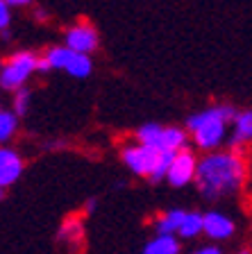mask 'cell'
Returning <instances> with one entry per match:
<instances>
[{
    "label": "cell",
    "instance_id": "cell-1",
    "mask_svg": "<svg viewBox=\"0 0 252 254\" xmlns=\"http://www.w3.org/2000/svg\"><path fill=\"white\" fill-rule=\"evenodd\" d=\"M193 180L207 200H218L241 189L246 170H243L241 157H237L234 152H218L205 157L195 166Z\"/></svg>",
    "mask_w": 252,
    "mask_h": 254
},
{
    "label": "cell",
    "instance_id": "cell-2",
    "mask_svg": "<svg viewBox=\"0 0 252 254\" xmlns=\"http://www.w3.org/2000/svg\"><path fill=\"white\" fill-rule=\"evenodd\" d=\"M234 116L237 114L232 107H211L189 118V129L200 148H216L225 136V123Z\"/></svg>",
    "mask_w": 252,
    "mask_h": 254
},
{
    "label": "cell",
    "instance_id": "cell-3",
    "mask_svg": "<svg viewBox=\"0 0 252 254\" xmlns=\"http://www.w3.org/2000/svg\"><path fill=\"white\" fill-rule=\"evenodd\" d=\"M37 68V57L32 53H18L5 64V68L0 73V84L5 89H18L23 86L27 77L32 75V70Z\"/></svg>",
    "mask_w": 252,
    "mask_h": 254
},
{
    "label": "cell",
    "instance_id": "cell-4",
    "mask_svg": "<svg viewBox=\"0 0 252 254\" xmlns=\"http://www.w3.org/2000/svg\"><path fill=\"white\" fill-rule=\"evenodd\" d=\"M195 157L189 150H182V152H175L173 161H170V168L166 173V180L170 186H186L195 175Z\"/></svg>",
    "mask_w": 252,
    "mask_h": 254
},
{
    "label": "cell",
    "instance_id": "cell-5",
    "mask_svg": "<svg viewBox=\"0 0 252 254\" xmlns=\"http://www.w3.org/2000/svg\"><path fill=\"white\" fill-rule=\"evenodd\" d=\"M66 48L78 55H86L98 48V34L91 25H78L66 32Z\"/></svg>",
    "mask_w": 252,
    "mask_h": 254
},
{
    "label": "cell",
    "instance_id": "cell-6",
    "mask_svg": "<svg viewBox=\"0 0 252 254\" xmlns=\"http://www.w3.org/2000/svg\"><path fill=\"white\" fill-rule=\"evenodd\" d=\"M202 232L214 241H225L234 234V222L221 211H209L202 216Z\"/></svg>",
    "mask_w": 252,
    "mask_h": 254
},
{
    "label": "cell",
    "instance_id": "cell-7",
    "mask_svg": "<svg viewBox=\"0 0 252 254\" xmlns=\"http://www.w3.org/2000/svg\"><path fill=\"white\" fill-rule=\"evenodd\" d=\"M123 159H125V164L137 175H150L153 173V166H155V159H157V150L143 148V145H139V148H127L125 152H123Z\"/></svg>",
    "mask_w": 252,
    "mask_h": 254
},
{
    "label": "cell",
    "instance_id": "cell-8",
    "mask_svg": "<svg viewBox=\"0 0 252 254\" xmlns=\"http://www.w3.org/2000/svg\"><path fill=\"white\" fill-rule=\"evenodd\" d=\"M23 173V161L14 150L0 148V189L14 184Z\"/></svg>",
    "mask_w": 252,
    "mask_h": 254
},
{
    "label": "cell",
    "instance_id": "cell-9",
    "mask_svg": "<svg viewBox=\"0 0 252 254\" xmlns=\"http://www.w3.org/2000/svg\"><path fill=\"white\" fill-rule=\"evenodd\" d=\"M179 241L175 236H155L150 243H146L143 254H179Z\"/></svg>",
    "mask_w": 252,
    "mask_h": 254
},
{
    "label": "cell",
    "instance_id": "cell-10",
    "mask_svg": "<svg viewBox=\"0 0 252 254\" xmlns=\"http://www.w3.org/2000/svg\"><path fill=\"white\" fill-rule=\"evenodd\" d=\"M184 213H186V211L175 209V211H168V213H164V216H159V220L155 222L157 236H175V234H177V229H179V222H182Z\"/></svg>",
    "mask_w": 252,
    "mask_h": 254
},
{
    "label": "cell",
    "instance_id": "cell-11",
    "mask_svg": "<svg viewBox=\"0 0 252 254\" xmlns=\"http://www.w3.org/2000/svg\"><path fill=\"white\" fill-rule=\"evenodd\" d=\"M186 143V134L177 127H162V136H159V150H168V152H177L179 148H184Z\"/></svg>",
    "mask_w": 252,
    "mask_h": 254
},
{
    "label": "cell",
    "instance_id": "cell-12",
    "mask_svg": "<svg viewBox=\"0 0 252 254\" xmlns=\"http://www.w3.org/2000/svg\"><path fill=\"white\" fill-rule=\"evenodd\" d=\"M200 232H202V213L186 211L182 218V222H179L177 234L182 238H193V236H198Z\"/></svg>",
    "mask_w": 252,
    "mask_h": 254
},
{
    "label": "cell",
    "instance_id": "cell-13",
    "mask_svg": "<svg viewBox=\"0 0 252 254\" xmlns=\"http://www.w3.org/2000/svg\"><path fill=\"white\" fill-rule=\"evenodd\" d=\"M64 70H69L73 77H86L91 73V59L86 55H78L71 50V57L66 62V66H64Z\"/></svg>",
    "mask_w": 252,
    "mask_h": 254
},
{
    "label": "cell",
    "instance_id": "cell-14",
    "mask_svg": "<svg viewBox=\"0 0 252 254\" xmlns=\"http://www.w3.org/2000/svg\"><path fill=\"white\" fill-rule=\"evenodd\" d=\"M175 152H168V150H159L157 152V159H155V166H153V173L148 175L150 182H162L166 180V173L170 168V161H173Z\"/></svg>",
    "mask_w": 252,
    "mask_h": 254
},
{
    "label": "cell",
    "instance_id": "cell-15",
    "mask_svg": "<svg viewBox=\"0 0 252 254\" xmlns=\"http://www.w3.org/2000/svg\"><path fill=\"white\" fill-rule=\"evenodd\" d=\"M159 136H162V127L150 123V125H143L139 129V141H141L143 148H153L159 152Z\"/></svg>",
    "mask_w": 252,
    "mask_h": 254
},
{
    "label": "cell",
    "instance_id": "cell-16",
    "mask_svg": "<svg viewBox=\"0 0 252 254\" xmlns=\"http://www.w3.org/2000/svg\"><path fill=\"white\" fill-rule=\"evenodd\" d=\"M59 236H62L64 241H69L75 248V245L82 241V222H80L78 218H69V220L62 225V229H59Z\"/></svg>",
    "mask_w": 252,
    "mask_h": 254
},
{
    "label": "cell",
    "instance_id": "cell-17",
    "mask_svg": "<svg viewBox=\"0 0 252 254\" xmlns=\"http://www.w3.org/2000/svg\"><path fill=\"white\" fill-rule=\"evenodd\" d=\"M234 123H237V132H234V143L248 141L252 134V114L250 111H243V114H237L234 116Z\"/></svg>",
    "mask_w": 252,
    "mask_h": 254
},
{
    "label": "cell",
    "instance_id": "cell-18",
    "mask_svg": "<svg viewBox=\"0 0 252 254\" xmlns=\"http://www.w3.org/2000/svg\"><path fill=\"white\" fill-rule=\"evenodd\" d=\"M69 57H71L69 48H50L46 55V64L50 68H64L66 62H69Z\"/></svg>",
    "mask_w": 252,
    "mask_h": 254
},
{
    "label": "cell",
    "instance_id": "cell-19",
    "mask_svg": "<svg viewBox=\"0 0 252 254\" xmlns=\"http://www.w3.org/2000/svg\"><path fill=\"white\" fill-rule=\"evenodd\" d=\"M14 129H16V116L11 111H0V141H7L14 134Z\"/></svg>",
    "mask_w": 252,
    "mask_h": 254
},
{
    "label": "cell",
    "instance_id": "cell-20",
    "mask_svg": "<svg viewBox=\"0 0 252 254\" xmlns=\"http://www.w3.org/2000/svg\"><path fill=\"white\" fill-rule=\"evenodd\" d=\"M27 105H30V91L27 89H16V98H14V109L16 114H25Z\"/></svg>",
    "mask_w": 252,
    "mask_h": 254
},
{
    "label": "cell",
    "instance_id": "cell-21",
    "mask_svg": "<svg viewBox=\"0 0 252 254\" xmlns=\"http://www.w3.org/2000/svg\"><path fill=\"white\" fill-rule=\"evenodd\" d=\"M9 25V7L5 0H0V30H7Z\"/></svg>",
    "mask_w": 252,
    "mask_h": 254
},
{
    "label": "cell",
    "instance_id": "cell-22",
    "mask_svg": "<svg viewBox=\"0 0 252 254\" xmlns=\"http://www.w3.org/2000/svg\"><path fill=\"white\" fill-rule=\"evenodd\" d=\"M193 254H223V250H221V248H214V245H209V248H200V250H195Z\"/></svg>",
    "mask_w": 252,
    "mask_h": 254
},
{
    "label": "cell",
    "instance_id": "cell-23",
    "mask_svg": "<svg viewBox=\"0 0 252 254\" xmlns=\"http://www.w3.org/2000/svg\"><path fill=\"white\" fill-rule=\"evenodd\" d=\"M5 2H7V7H11V5H14V7H23V5H30L32 0H5Z\"/></svg>",
    "mask_w": 252,
    "mask_h": 254
},
{
    "label": "cell",
    "instance_id": "cell-24",
    "mask_svg": "<svg viewBox=\"0 0 252 254\" xmlns=\"http://www.w3.org/2000/svg\"><path fill=\"white\" fill-rule=\"evenodd\" d=\"M239 254H250V252H248V250H241V252H239Z\"/></svg>",
    "mask_w": 252,
    "mask_h": 254
},
{
    "label": "cell",
    "instance_id": "cell-25",
    "mask_svg": "<svg viewBox=\"0 0 252 254\" xmlns=\"http://www.w3.org/2000/svg\"><path fill=\"white\" fill-rule=\"evenodd\" d=\"M0 200H2V189H0Z\"/></svg>",
    "mask_w": 252,
    "mask_h": 254
}]
</instances>
